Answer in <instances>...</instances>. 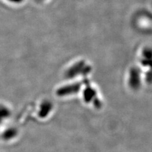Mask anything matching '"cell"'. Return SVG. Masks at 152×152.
Here are the masks:
<instances>
[{
    "label": "cell",
    "mask_w": 152,
    "mask_h": 152,
    "mask_svg": "<svg viewBox=\"0 0 152 152\" xmlns=\"http://www.w3.org/2000/svg\"><path fill=\"white\" fill-rule=\"evenodd\" d=\"M51 104L48 102H46L44 104H42L41 105V110L39 111V117L42 118L45 117V116H46L51 110Z\"/></svg>",
    "instance_id": "6da1fadb"
},
{
    "label": "cell",
    "mask_w": 152,
    "mask_h": 152,
    "mask_svg": "<svg viewBox=\"0 0 152 152\" xmlns=\"http://www.w3.org/2000/svg\"><path fill=\"white\" fill-rule=\"evenodd\" d=\"M17 134V131L15 129H9L4 132L3 134V138L4 140H10Z\"/></svg>",
    "instance_id": "7a4b0ae2"
},
{
    "label": "cell",
    "mask_w": 152,
    "mask_h": 152,
    "mask_svg": "<svg viewBox=\"0 0 152 152\" xmlns=\"http://www.w3.org/2000/svg\"><path fill=\"white\" fill-rule=\"evenodd\" d=\"M9 1H12L13 2H20L21 0H9Z\"/></svg>",
    "instance_id": "3957f363"
}]
</instances>
